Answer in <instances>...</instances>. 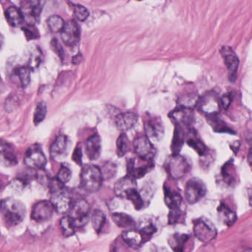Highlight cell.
Wrapping results in <instances>:
<instances>
[{"mask_svg":"<svg viewBox=\"0 0 252 252\" xmlns=\"http://www.w3.org/2000/svg\"><path fill=\"white\" fill-rule=\"evenodd\" d=\"M0 212L5 222L9 226L18 225L24 220L26 215L25 205L20 200L12 197L3 199L1 201Z\"/></svg>","mask_w":252,"mask_h":252,"instance_id":"6da1fadb","label":"cell"},{"mask_svg":"<svg viewBox=\"0 0 252 252\" xmlns=\"http://www.w3.org/2000/svg\"><path fill=\"white\" fill-rule=\"evenodd\" d=\"M81 187L90 193L96 192L101 188L103 178L101 169L95 165H85L80 174Z\"/></svg>","mask_w":252,"mask_h":252,"instance_id":"7a4b0ae2","label":"cell"},{"mask_svg":"<svg viewBox=\"0 0 252 252\" xmlns=\"http://www.w3.org/2000/svg\"><path fill=\"white\" fill-rule=\"evenodd\" d=\"M69 219L75 228H80L88 223L89 220L91 207L89 203L84 199H79L72 203L68 211Z\"/></svg>","mask_w":252,"mask_h":252,"instance_id":"3957f363","label":"cell"},{"mask_svg":"<svg viewBox=\"0 0 252 252\" xmlns=\"http://www.w3.org/2000/svg\"><path fill=\"white\" fill-rule=\"evenodd\" d=\"M63 185L64 184L56 180L51 187L52 191L51 203L54 206V210L60 214L68 212L72 204L71 198L68 193L64 189Z\"/></svg>","mask_w":252,"mask_h":252,"instance_id":"277c9868","label":"cell"},{"mask_svg":"<svg viewBox=\"0 0 252 252\" xmlns=\"http://www.w3.org/2000/svg\"><path fill=\"white\" fill-rule=\"evenodd\" d=\"M198 110L209 117H215L221 111L220 99L215 91H208L199 97L197 106Z\"/></svg>","mask_w":252,"mask_h":252,"instance_id":"5b68a950","label":"cell"},{"mask_svg":"<svg viewBox=\"0 0 252 252\" xmlns=\"http://www.w3.org/2000/svg\"><path fill=\"white\" fill-rule=\"evenodd\" d=\"M165 168L171 178L178 179L183 178L189 171L190 165L188 160L183 156L172 155L166 162Z\"/></svg>","mask_w":252,"mask_h":252,"instance_id":"8992f818","label":"cell"},{"mask_svg":"<svg viewBox=\"0 0 252 252\" xmlns=\"http://www.w3.org/2000/svg\"><path fill=\"white\" fill-rule=\"evenodd\" d=\"M193 225L194 235L200 241L209 243L216 237V228L210 221L200 218L194 220Z\"/></svg>","mask_w":252,"mask_h":252,"instance_id":"52a82bcc","label":"cell"},{"mask_svg":"<svg viewBox=\"0 0 252 252\" xmlns=\"http://www.w3.org/2000/svg\"><path fill=\"white\" fill-rule=\"evenodd\" d=\"M206 193L204 183L198 178H193L189 180L186 184L185 197L190 204H194L200 201Z\"/></svg>","mask_w":252,"mask_h":252,"instance_id":"ba28073f","label":"cell"},{"mask_svg":"<svg viewBox=\"0 0 252 252\" xmlns=\"http://www.w3.org/2000/svg\"><path fill=\"white\" fill-rule=\"evenodd\" d=\"M26 166L31 169H42L47 164V158L39 145L32 146L26 152L24 158Z\"/></svg>","mask_w":252,"mask_h":252,"instance_id":"9c48e42d","label":"cell"},{"mask_svg":"<svg viewBox=\"0 0 252 252\" xmlns=\"http://www.w3.org/2000/svg\"><path fill=\"white\" fill-rule=\"evenodd\" d=\"M134 150L137 156L146 161H152L156 156V149L147 136H140L133 141Z\"/></svg>","mask_w":252,"mask_h":252,"instance_id":"30bf717a","label":"cell"},{"mask_svg":"<svg viewBox=\"0 0 252 252\" xmlns=\"http://www.w3.org/2000/svg\"><path fill=\"white\" fill-rule=\"evenodd\" d=\"M60 33L62 40L67 46H76L80 40V29L75 20L67 22Z\"/></svg>","mask_w":252,"mask_h":252,"instance_id":"8fae6325","label":"cell"},{"mask_svg":"<svg viewBox=\"0 0 252 252\" xmlns=\"http://www.w3.org/2000/svg\"><path fill=\"white\" fill-rule=\"evenodd\" d=\"M39 1H24L21 2V11L25 22L34 26L40 17L42 6Z\"/></svg>","mask_w":252,"mask_h":252,"instance_id":"7c38bea8","label":"cell"},{"mask_svg":"<svg viewBox=\"0 0 252 252\" xmlns=\"http://www.w3.org/2000/svg\"><path fill=\"white\" fill-rule=\"evenodd\" d=\"M222 57L224 58L225 67L228 70V79L230 82L234 83L237 79V70L239 67V59L229 47H223L221 51Z\"/></svg>","mask_w":252,"mask_h":252,"instance_id":"4fadbf2b","label":"cell"},{"mask_svg":"<svg viewBox=\"0 0 252 252\" xmlns=\"http://www.w3.org/2000/svg\"><path fill=\"white\" fill-rule=\"evenodd\" d=\"M54 209L51 201L42 200L35 203L32 208V219L38 222L49 220L54 214Z\"/></svg>","mask_w":252,"mask_h":252,"instance_id":"5bb4252c","label":"cell"},{"mask_svg":"<svg viewBox=\"0 0 252 252\" xmlns=\"http://www.w3.org/2000/svg\"><path fill=\"white\" fill-rule=\"evenodd\" d=\"M144 130L146 136L150 139H162L164 134V126L160 118L151 116L144 122Z\"/></svg>","mask_w":252,"mask_h":252,"instance_id":"9a60e30c","label":"cell"},{"mask_svg":"<svg viewBox=\"0 0 252 252\" xmlns=\"http://www.w3.org/2000/svg\"><path fill=\"white\" fill-rule=\"evenodd\" d=\"M169 116L175 122V125L180 126H185L189 127L194 123V113L192 109L179 107L171 112Z\"/></svg>","mask_w":252,"mask_h":252,"instance_id":"2e32d148","label":"cell"},{"mask_svg":"<svg viewBox=\"0 0 252 252\" xmlns=\"http://www.w3.org/2000/svg\"><path fill=\"white\" fill-rule=\"evenodd\" d=\"M68 140L64 135H60L54 140L50 148V154L53 160L61 161L67 154Z\"/></svg>","mask_w":252,"mask_h":252,"instance_id":"e0dca14e","label":"cell"},{"mask_svg":"<svg viewBox=\"0 0 252 252\" xmlns=\"http://www.w3.org/2000/svg\"><path fill=\"white\" fill-rule=\"evenodd\" d=\"M101 139L98 134L95 133L88 138L85 142V153L91 160H95L101 156Z\"/></svg>","mask_w":252,"mask_h":252,"instance_id":"ac0fdd59","label":"cell"},{"mask_svg":"<svg viewBox=\"0 0 252 252\" xmlns=\"http://www.w3.org/2000/svg\"><path fill=\"white\" fill-rule=\"evenodd\" d=\"M0 158L8 166H14L17 163V154L14 146L3 139H0Z\"/></svg>","mask_w":252,"mask_h":252,"instance_id":"d6986e66","label":"cell"},{"mask_svg":"<svg viewBox=\"0 0 252 252\" xmlns=\"http://www.w3.org/2000/svg\"><path fill=\"white\" fill-rule=\"evenodd\" d=\"M138 115L135 113H122L116 116L115 123L116 127L122 131L132 129L138 122Z\"/></svg>","mask_w":252,"mask_h":252,"instance_id":"ffe728a7","label":"cell"},{"mask_svg":"<svg viewBox=\"0 0 252 252\" xmlns=\"http://www.w3.org/2000/svg\"><path fill=\"white\" fill-rule=\"evenodd\" d=\"M136 181L132 177L126 175L116 182L115 184V194L119 197L125 198L126 193L132 189H136Z\"/></svg>","mask_w":252,"mask_h":252,"instance_id":"44dd1931","label":"cell"},{"mask_svg":"<svg viewBox=\"0 0 252 252\" xmlns=\"http://www.w3.org/2000/svg\"><path fill=\"white\" fill-rule=\"evenodd\" d=\"M153 166H154V164L153 162L149 161L147 164L144 165V166L135 168V160L130 159L127 162V166H126L127 175L132 177L135 180L143 178L147 172H150L153 169Z\"/></svg>","mask_w":252,"mask_h":252,"instance_id":"7402d4cb","label":"cell"},{"mask_svg":"<svg viewBox=\"0 0 252 252\" xmlns=\"http://www.w3.org/2000/svg\"><path fill=\"white\" fill-rule=\"evenodd\" d=\"M122 237L123 241L132 249H137L144 244V241L139 231H137L135 228L124 231L122 233Z\"/></svg>","mask_w":252,"mask_h":252,"instance_id":"603a6c76","label":"cell"},{"mask_svg":"<svg viewBox=\"0 0 252 252\" xmlns=\"http://www.w3.org/2000/svg\"><path fill=\"white\" fill-rule=\"evenodd\" d=\"M164 189V202L170 209H179L182 202V197L179 193L170 188L163 187Z\"/></svg>","mask_w":252,"mask_h":252,"instance_id":"cb8c5ba5","label":"cell"},{"mask_svg":"<svg viewBox=\"0 0 252 252\" xmlns=\"http://www.w3.org/2000/svg\"><path fill=\"white\" fill-rule=\"evenodd\" d=\"M112 220L114 223L120 228H126V230L135 228V220L126 214L122 212L112 214Z\"/></svg>","mask_w":252,"mask_h":252,"instance_id":"d4e9b609","label":"cell"},{"mask_svg":"<svg viewBox=\"0 0 252 252\" xmlns=\"http://www.w3.org/2000/svg\"><path fill=\"white\" fill-rule=\"evenodd\" d=\"M5 17L10 26L13 27H20L25 23L23 14L19 8L11 6L5 11Z\"/></svg>","mask_w":252,"mask_h":252,"instance_id":"484cf974","label":"cell"},{"mask_svg":"<svg viewBox=\"0 0 252 252\" xmlns=\"http://www.w3.org/2000/svg\"><path fill=\"white\" fill-rule=\"evenodd\" d=\"M175 125V131H174L172 145H171V150H172V155H179L181 148L184 145V141H185V135H184L181 126Z\"/></svg>","mask_w":252,"mask_h":252,"instance_id":"4316f807","label":"cell"},{"mask_svg":"<svg viewBox=\"0 0 252 252\" xmlns=\"http://www.w3.org/2000/svg\"><path fill=\"white\" fill-rule=\"evenodd\" d=\"M187 144L191 147L199 156H204L207 153V147H206L203 141L197 136L196 133L191 132L188 136Z\"/></svg>","mask_w":252,"mask_h":252,"instance_id":"83f0119b","label":"cell"},{"mask_svg":"<svg viewBox=\"0 0 252 252\" xmlns=\"http://www.w3.org/2000/svg\"><path fill=\"white\" fill-rule=\"evenodd\" d=\"M218 211L220 216L222 218V222L225 225L231 226L235 222L236 220H237L235 212L231 210L224 203H220L219 207L218 208Z\"/></svg>","mask_w":252,"mask_h":252,"instance_id":"f1b7e54d","label":"cell"},{"mask_svg":"<svg viewBox=\"0 0 252 252\" xmlns=\"http://www.w3.org/2000/svg\"><path fill=\"white\" fill-rule=\"evenodd\" d=\"M189 237L187 234H175L170 237L169 244L174 252H184Z\"/></svg>","mask_w":252,"mask_h":252,"instance_id":"f546056e","label":"cell"},{"mask_svg":"<svg viewBox=\"0 0 252 252\" xmlns=\"http://www.w3.org/2000/svg\"><path fill=\"white\" fill-rule=\"evenodd\" d=\"M116 146H117L116 153L119 157H122V156H125L128 152L130 151V142L125 132L121 134L120 136L118 138Z\"/></svg>","mask_w":252,"mask_h":252,"instance_id":"4dcf8cb0","label":"cell"},{"mask_svg":"<svg viewBox=\"0 0 252 252\" xmlns=\"http://www.w3.org/2000/svg\"><path fill=\"white\" fill-rule=\"evenodd\" d=\"M91 221H92V225L94 230L96 231L98 234L101 232L104 227L106 222V216L104 212L101 210L94 211L93 212L92 216H91Z\"/></svg>","mask_w":252,"mask_h":252,"instance_id":"1f68e13d","label":"cell"},{"mask_svg":"<svg viewBox=\"0 0 252 252\" xmlns=\"http://www.w3.org/2000/svg\"><path fill=\"white\" fill-rule=\"evenodd\" d=\"M199 97L194 94H187L181 95L178 99V104L180 107L184 108L192 109L197 106Z\"/></svg>","mask_w":252,"mask_h":252,"instance_id":"d6a6232c","label":"cell"},{"mask_svg":"<svg viewBox=\"0 0 252 252\" xmlns=\"http://www.w3.org/2000/svg\"><path fill=\"white\" fill-rule=\"evenodd\" d=\"M64 25H65V23H64V20L60 16L53 15L48 18V28L53 33L61 32L63 28H64Z\"/></svg>","mask_w":252,"mask_h":252,"instance_id":"836d02e7","label":"cell"},{"mask_svg":"<svg viewBox=\"0 0 252 252\" xmlns=\"http://www.w3.org/2000/svg\"><path fill=\"white\" fill-rule=\"evenodd\" d=\"M32 70L29 67H20L16 70V75L19 78L22 87L26 88L31 82Z\"/></svg>","mask_w":252,"mask_h":252,"instance_id":"e575fe53","label":"cell"},{"mask_svg":"<svg viewBox=\"0 0 252 252\" xmlns=\"http://www.w3.org/2000/svg\"><path fill=\"white\" fill-rule=\"evenodd\" d=\"M125 198L130 200L137 210H139L144 206V202H143L139 193L137 191V189H132L129 192L126 193Z\"/></svg>","mask_w":252,"mask_h":252,"instance_id":"d590c367","label":"cell"},{"mask_svg":"<svg viewBox=\"0 0 252 252\" xmlns=\"http://www.w3.org/2000/svg\"><path fill=\"white\" fill-rule=\"evenodd\" d=\"M47 115V105L45 102H40L36 105L33 114V122L35 125H39L44 121Z\"/></svg>","mask_w":252,"mask_h":252,"instance_id":"8d00e7d4","label":"cell"},{"mask_svg":"<svg viewBox=\"0 0 252 252\" xmlns=\"http://www.w3.org/2000/svg\"><path fill=\"white\" fill-rule=\"evenodd\" d=\"M60 226H61L63 234L65 237L73 235L76 229L67 216L62 218L61 221H60Z\"/></svg>","mask_w":252,"mask_h":252,"instance_id":"74e56055","label":"cell"},{"mask_svg":"<svg viewBox=\"0 0 252 252\" xmlns=\"http://www.w3.org/2000/svg\"><path fill=\"white\" fill-rule=\"evenodd\" d=\"M42 52L39 48H36L34 51H32L30 56V60H29V64L28 67L32 70V69L36 68L40 64L42 61Z\"/></svg>","mask_w":252,"mask_h":252,"instance_id":"f35d334b","label":"cell"},{"mask_svg":"<svg viewBox=\"0 0 252 252\" xmlns=\"http://www.w3.org/2000/svg\"><path fill=\"white\" fill-rule=\"evenodd\" d=\"M156 228L154 226V225L152 223L147 224L145 226L141 228V229L138 230L140 234H141V237H142L143 241L144 243H147V241L150 240L152 236L153 235L155 232L156 231Z\"/></svg>","mask_w":252,"mask_h":252,"instance_id":"ab89813d","label":"cell"},{"mask_svg":"<svg viewBox=\"0 0 252 252\" xmlns=\"http://www.w3.org/2000/svg\"><path fill=\"white\" fill-rule=\"evenodd\" d=\"M73 11H74L75 17L80 22H85L90 15L89 11L82 5H74Z\"/></svg>","mask_w":252,"mask_h":252,"instance_id":"60d3db41","label":"cell"},{"mask_svg":"<svg viewBox=\"0 0 252 252\" xmlns=\"http://www.w3.org/2000/svg\"><path fill=\"white\" fill-rule=\"evenodd\" d=\"M72 172L67 166H63L57 174V180L61 184H64L69 182L71 178Z\"/></svg>","mask_w":252,"mask_h":252,"instance_id":"b9f144b4","label":"cell"},{"mask_svg":"<svg viewBox=\"0 0 252 252\" xmlns=\"http://www.w3.org/2000/svg\"><path fill=\"white\" fill-rule=\"evenodd\" d=\"M211 119V118H210ZM210 125H212L214 129L218 132H227V133L234 134V131L231 130L228 126L223 122L218 119H212L211 120Z\"/></svg>","mask_w":252,"mask_h":252,"instance_id":"7bdbcfd3","label":"cell"},{"mask_svg":"<svg viewBox=\"0 0 252 252\" xmlns=\"http://www.w3.org/2000/svg\"><path fill=\"white\" fill-rule=\"evenodd\" d=\"M232 166L233 165L231 163L228 162L226 164L224 165L223 167L222 168V172H221L222 178L228 184L234 182V178H233L232 174L231 172V168L232 167Z\"/></svg>","mask_w":252,"mask_h":252,"instance_id":"ee69618b","label":"cell"},{"mask_svg":"<svg viewBox=\"0 0 252 252\" xmlns=\"http://www.w3.org/2000/svg\"><path fill=\"white\" fill-rule=\"evenodd\" d=\"M23 32H25L26 37L29 39H35L39 38V34L37 29L32 25H28L26 27L23 28Z\"/></svg>","mask_w":252,"mask_h":252,"instance_id":"f6af8a7d","label":"cell"},{"mask_svg":"<svg viewBox=\"0 0 252 252\" xmlns=\"http://www.w3.org/2000/svg\"><path fill=\"white\" fill-rule=\"evenodd\" d=\"M181 218H182V212H181L180 208L179 209H171L170 212L169 213V218H168L169 224H175L179 222Z\"/></svg>","mask_w":252,"mask_h":252,"instance_id":"bcb514c9","label":"cell"},{"mask_svg":"<svg viewBox=\"0 0 252 252\" xmlns=\"http://www.w3.org/2000/svg\"><path fill=\"white\" fill-rule=\"evenodd\" d=\"M116 166L114 163H107V164L104 166V170L101 171L103 178H104V177H108V178H110V177L113 176L114 174L116 173Z\"/></svg>","mask_w":252,"mask_h":252,"instance_id":"7dc6e473","label":"cell"},{"mask_svg":"<svg viewBox=\"0 0 252 252\" xmlns=\"http://www.w3.org/2000/svg\"><path fill=\"white\" fill-rule=\"evenodd\" d=\"M51 48H52L53 51L57 54V55L63 60V57H64V51H63V47L60 45L59 41L57 39H53L51 40Z\"/></svg>","mask_w":252,"mask_h":252,"instance_id":"c3c4849f","label":"cell"},{"mask_svg":"<svg viewBox=\"0 0 252 252\" xmlns=\"http://www.w3.org/2000/svg\"><path fill=\"white\" fill-rule=\"evenodd\" d=\"M233 101V95L231 94H226L220 99L221 106L225 110H227L231 105Z\"/></svg>","mask_w":252,"mask_h":252,"instance_id":"681fc988","label":"cell"},{"mask_svg":"<svg viewBox=\"0 0 252 252\" xmlns=\"http://www.w3.org/2000/svg\"><path fill=\"white\" fill-rule=\"evenodd\" d=\"M73 160H74L77 164L82 165V151L80 147H76V148L75 149L73 154Z\"/></svg>","mask_w":252,"mask_h":252,"instance_id":"f907efd6","label":"cell"},{"mask_svg":"<svg viewBox=\"0 0 252 252\" xmlns=\"http://www.w3.org/2000/svg\"><path fill=\"white\" fill-rule=\"evenodd\" d=\"M123 247L119 243V239L116 240L114 243L112 244L110 252H124Z\"/></svg>","mask_w":252,"mask_h":252,"instance_id":"816d5d0a","label":"cell"},{"mask_svg":"<svg viewBox=\"0 0 252 252\" xmlns=\"http://www.w3.org/2000/svg\"><path fill=\"white\" fill-rule=\"evenodd\" d=\"M248 160H249V165L252 164V149H249V156H248Z\"/></svg>","mask_w":252,"mask_h":252,"instance_id":"f5cc1de1","label":"cell"},{"mask_svg":"<svg viewBox=\"0 0 252 252\" xmlns=\"http://www.w3.org/2000/svg\"><path fill=\"white\" fill-rule=\"evenodd\" d=\"M152 252H169L166 249H158Z\"/></svg>","mask_w":252,"mask_h":252,"instance_id":"db71d44e","label":"cell"},{"mask_svg":"<svg viewBox=\"0 0 252 252\" xmlns=\"http://www.w3.org/2000/svg\"><path fill=\"white\" fill-rule=\"evenodd\" d=\"M2 44H3V37L2 35L0 34V49L2 48Z\"/></svg>","mask_w":252,"mask_h":252,"instance_id":"11a10c76","label":"cell"},{"mask_svg":"<svg viewBox=\"0 0 252 252\" xmlns=\"http://www.w3.org/2000/svg\"><path fill=\"white\" fill-rule=\"evenodd\" d=\"M244 252H252V250H251V249H249L248 250L245 251Z\"/></svg>","mask_w":252,"mask_h":252,"instance_id":"9f6ffc18","label":"cell"}]
</instances>
